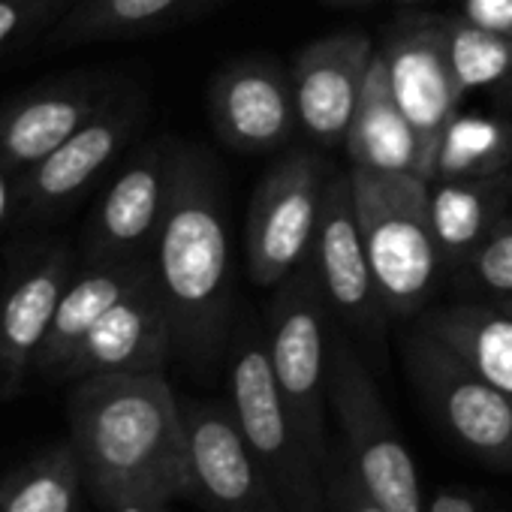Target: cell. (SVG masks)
<instances>
[{
  "label": "cell",
  "mask_w": 512,
  "mask_h": 512,
  "mask_svg": "<svg viewBox=\"0 0 512 512\" xmlns=\"http://www.w3.org/2000/svg\"><path fill=\"white\" fill-rule=\"evenodd\" d=\"M154 278L172 320L175 356L193 371L226 362L235 326L229 217L214 157L175 145L172 190L154 238Z\"/></svg>",
  "instance_id": "cell-1"
},
{
  "label": "cell",
  "mask_w": 512,
  "mask_h": 512,
  "mask_svg": "<svg viewBox=\"0 0 512 512\" xmlns=\"http://www.w3.org/2000/svg\"><path fill=\"white\" fill-rule=\"evenodd\" d=\"M73 428L97 491L115 506L187 497L184 416L160 371L88 374L73 395Z\"/></svg>",
  "instance_id": "cell-2"
},
{
  "label": "cell",
  "mask_w": 512,
  "mask_h": 512,
  "mask_svg": "<svg viewBox=\"0 0 512 512\" xmlns=\"http://www.w3.org/2000/svg\"><path fill=\"white\" fill-rule=\"evenodd\" d=\"M356 214L386 317H413L431 296L443 253L431 217V187L413 172L350 166Z\"/></svg>",
  "instance_id": "cell-3"
},
{
  "label": "cell",
  "mask_w": 512,
  "mask_h": 512,
  "mask_svg": "<svg viewBox=\"0 0 512 512\" xmlns=\"http://www.w3.org/2000/svg\"><path fill=\"white\" fill-rule=\"evenodd\" d=\"M223 365L232 416L253 458L278 488L287 512H329L323 467L299 437L278 389L266 326L250 317H235Z\"/></svg>",
  "instance_id": "cell-4"
},
{
  "label": "cell",
  "mask_w": 512,
  "mask_h": 512,
  "mask_svg": "<svg viewBox=\"0 0 512 512\" xmlns=\"http://www.w3.org/2000/svg\"><path fill=\"white\" fill-rule=\"evenodd\" d=\"M329 413L335 449L359 485L386 512H428L416 461L362 356L341 338H329Z\"/></svg>",
  "instance_id": "cell-5"
},
{
  "label": "cell",
  "mask_w": 512,
  "mask_h": 512,
  "mask_svg": "<svg viewBox=\"0 0 512 512\" xmlns=\"http://www.w3.org/2000/svg\"><path fill=\"white\" fill-rule=\"evenodd\" d=\"M266 344L278 389L308 452L329 458V302L308 260L284 278L266 311Z\"/></svg>",
  "instance_id": "cell-6"
},
{
  "label": "cell",
  "mask_w": 512,
  "mask_h": 512,
  "mask_svg": "<svg viewBox=\"0 0 512 512\" xmlns=\"http://www.w3.org/2000/svg\"><path fill=\"white\" fill-rule=\"evenodd\" d=\"M401 353L413 389L452 443L479 464L512 470V395L422 326L404 338Z\"/></svg>",
  "instance_id": "cell-7"
},
{
  "label": "cell",
  "mask_w": 512,
  "mask_h": 512,
  "mask_svg": "<svg viewBox=\"0 0 512 512\" xmlns=\"http://www.w3.org/2000/svg\"><path fill=\"white\" fill-rule=\"evenodd\" d=\"M326 163L314 154H287L256 184L244 226L247 275L256 287L275 290L314 247Z\"/></svg>",
  "instance_id": "cell-8"
},
{
  "label": "cell",
  "mask_w": 512,
  "mask_h": 512,
  "mask_svg": "<svg viewBox=\"0 0 512 512\" xmlns=\"http://www.w3.org/2000/svg\"><path fill=\"white\" fill-rule=\"evenodd\" d=\"M187 443V500L208 512H287L278 488L253 458L229 401L181 404Z\"/></svg>",
  "instance_id": "cell-9"
},
{
  "label": "cell",
  "mask_w": 512,
  "mask_h": 512,
  "mask_svg": "<svg viewBox=\"0 0 512 512\" xmlns=\"http://www.w3.org/2000/svg\"><path fill=\"white\" fill-rule=\"evenodd\" d=\"M380 55L389 70L392 94L416 133L422 178L431 181L440 142L458 112V100L464 97L449 61L446 22L443 19L401 22L386 40Z\"/></svg>",
  "instance_id": "cell-10"
},
{
  "label": "cell",
  "mask_w": 512,
  "mask_h": 512,
  "mask_svg": "<svg viewBox=\"0 0 512 512\" xmlns=\"http://www.w3.org/2000/svg\"><path fill=\"white\" fill-rule=\"evenodd\" d=\"M311 263L317 269L329 311L359 335H380L389 317L383 311L365 250L350 169L332 172L326 181Z\"/></svg>",
  "instance_id": "cell-11"
},
{
  "label": "cell",
  "mask_w": 512,
  "mask_h": 512,
  "mask_svg": "<svg viewBox=\"0 0 512 512\" xmlns=\"http://www.w3.org/2000/svg\"><path fill=\"white\" fill-rule=\"evenodd\" d=\"M217 136L241 154H272L299 130L293 79L269 58H241L223 67L208 88Z\"/></svg>",
  "instance_id": "cell-12"
},
{
  "label": "cell",
  "mask_w": 512,
  "mask_h": 512,
  "mask_svg": "<svg viewBox=\"0 0 512 512\" xmlns=\"http://www.w3.org/2000/svg\"><path fill=\"white\" fill-rule=\"evenodd\" d=\"M377 52L368 34L341 31L305 46L293 64L299 127L323 145L347 139Z\"/></svg>",
  "instance_id": "cell-13"
},
{
  "label": "cell",
  "mask_w": 512,
  "mask_h": 512,
  "mask_svg": "<svg viewBox=\"0 0 512 512\" xmlns=\"http://www.w3.org/2000/svg\"><path fill=\"white\" fill-rule=\"evenodd\" d=\"M175 145L157 142L145 148L106 190L91 229V260L124 263L148 244L154 247L157 229L166 214L172 190Z\"/></svg>",
  "instance_id": "cell-14"
},
{
  "label": "cell",
  "mask_w": 512,
  "mask_h": 512,
  "mask_svg": "<svg viewBox=\"0 0 512 512\" xmlns=\"http://www.w3.org/2000/svg\"><path fill=\"white\" fill-rule=\"evenodd\" d=\"M172 356V320L151 269L94 323V329L76 350L70 371L85 377L109 371H163Z\"/></svg>",
  "instance_id": "cell-15"
},
{
  "label": "cell",
  "mask_w": 512,
  "mask_h": 512,
  "mask_svg": "<svg viewBox=\"0 0 512 512\" xmlns=\"http://www.w3.org/2000/svg\"><path fill=\"white\" fill-rule=\"evenodd\" d=\"M133 127L136 112L130 106L106 103L82 130H76L61 148H55L25 175V202L31 208H46L73 199L109 166V160L121 151Z\"/></svg>",
  "instance_id": "cell-16"
},
{
  "label": "cell",
  "mask_w": 512,
  "mask_h": 512,
  "mask_svg": "<svg viewBox=\"0 0 512 512\" xmlns=\"http://www.w3.org/2000/svg\"><path fill=\"white\" fill-rule=\"evenodd\" d=\"M106 103L91 88H61L10 106L0 115V166L31 172L76 130H82Z\"/></svg>",
  "instance_id": "cell-17"
},
{
  "label": "cell",
  "mask_w": 512,
  "mask_h": 512,
  "mask_svg": "<svg viewBox=\"0 0 512 512\" xmlns=\"http://www.w3.org/2000/svg\"><path fill=\"white\" fill-rule=\"evenodd\" d=\"M512 193L509 175H464V178H440L431 187V217L440 241L443 266L470 263L488 235L506 217V202Z\"/></svg>",
  "instance_id": "cell-18"
},
{
  "label": "cell",
  "mask_w": 512,
  "mask_h": 512,
  "mask_svg": "<svg viewBox=\"0 0 512 512\" xmlns=\"http://www.w3.org/2000/svg\"><path fill=\"white\" fill-rule=\"evenodd\" d=\"M226 0H76L52 25L46 46L136 40L184 25Z\"/></svg>",
  "instance_id": "cell-19"
},
{
  "label": "cell",
  "mask_w": 512,
  "mask_h": 512,
  "mask_svg": "<svg viewBox=\"0 0 512 512\" xmlns=\"http://www.w3.org/2000/svg\"><path fill=\"white\" fill-rule=\"evenodd\" d=\"M344 148L353 166L380 169V172H413L422 178L419 142L392 94L389 70L380 52L371 64Z\"/></svg>",
  "instance_id": "cell-20"
},
{
  "label": "cell",
  "mask_w": 512,
  "mask_h": 512,
  "mask_svg": "<svg viewBox=\"0 0 512 512\" xmlns=\"http://www.w3.org/2000/svg\"><path fill=\"white\" fill-rule=\"evenodd\" d=\"M73 281L70 253L55 247L0 302V365L19 371L49 338L58 302Z\"/></svg>",
  "instance_id": "cell-21"
},
{
  "label": "cell",
  "mask_w": 512,
  "mask_h": 512,
  "mask_svg": "<svg viewBox=\"0 0 512 512\" xmlns=\"http://www.w3.org/2000/svg\"><path fill=\"white\" fill-rule=\"evenodd\" d=\"M151 269H154V263H145V260L100 263L97 269L70 281V287L64 290V296L58 302L49 338L40 347V359L46 365L70 368L76 350L82 347V341L94 329V323L118 299H124Z\"/></svg>",
  "instance_id": "cell-22"
},
{
  "label": "cell",
  "mask_w": 512,
  "mask_h": 512,
  "mask_svg": "<svg viewBox=\"0 0 512 512\" xmlns=\"http://www.w3.org/2000/svg\"><path fill=\"white\" fill-rule=\"evenodd\" d=\"M479 377L512 395V311L503 305H449L419 323Z\"/></svg>",
  "instance_id": "cell-23"
},
{
  "label": "cell",
  "mask_w": 512,
  "mask_h": 512,
  "mask_svg": "<svg viewBox=\"0 0 512 512\" xmlns=\"http://www.w3.org/2000/svg\"><path fill=\"white\" fill-rule=\"evenodd\" d=\"M509 157V133L488 118H452L440 154L434 163V178H464L500 172ZM431 178V181H434Z\"/></svg>",
  "instance_id": "cell-24"
},
{
  "label": "cell",
  "mask_w": 512,
  "mask_h": 512,
  "mask_svg": "<svg viewBox=\"0 0 512 512\" xmlns=\"http://www.w3.org/2000/svg\"><path fill=\"white\" fill-rule=\"evenodd\" d=\"M449 40V61L461 91L494 85L512 73V37L485 31L464 16L443 19Z\"/></svg>",
  "instance_id": "cell-25"
},
{
  "label": "cell",
  "mask_w": 512,
  "mask_h": 512,
  "mask_svg": "<svg viewBox=\"0 0 512 512\" xmlns=\"http://www.w3.org/2000/svg\"><path fill=\"white\" fill-rule=\"evenodd\" d=\"M76 470L61 464L55 470L25 479L4 503V512H73Z\"/></svg>",
  "instance_id": "cell-26"
},
{
  "label": "cell",
  "mask_w": 512,
  "mask_h": 512,
  "mask_svg": "<svg viewBox=\"0 0 512 512\" xmlns=\"http://www.w3.org/2000/svg\"><path fill=\"white\" fill-rule=\"evenodd\" d=\"M470 272L485 290L497 293L500 299H512V214H506L479 247L470 260Z\"/></svg>",
  "instance_id": "cell-27"
},
{
  "label": "cell",
  "mask_w": 512,
  "mask_h": 512,
  "mask_svg": "<svg viewBox=\"0 0 512 512\" xmlns=\"http://www.w3.org/2000/svg\"><path fill=\"white\" fill-rule=\"evenodd\" d=\"M73 4L76 0H0V52L34 28L58 25Z\"/></svg>",
  "instance_id": "cell-28"
},
{
  "label": "cell",
  "mask_w": 512,
  "mask_h": 512,
  "mask_svg": "<svg viewBox=\"0 0 512 512\" xmlns=\"http://www.w3.org/2000/svg\"><path fill=\"white\" fill-rule=\"evenodd\" d=\"M323 485H326V503L329 512H386L362 485L359 479L350 473L347 461L341 458V452L329 449V458L323 461Z\"/></svg>",
  "instance_id": "cell-29"
},
{
  "label": "cell",
  "mask_w": 512,
  "mask_h": 512,
  "mask_svg": "<svg viewBox=\"0 0 512 512\" xmlns=\"http://www.w3.org/2000/svg\"><path fill=\"white\" fill-rule=\"evenodd\" d=\"M461 16L485 31L512 37V0H464Z\"/></svg>",
  "instance_id": "cell-30"
},
{
  "label": "cell",
  "mask_w": 512,
  "mask_h": 512,
  "mask_svg": "<svg viewBox=\"0 0 512 512\" xmlns=\"http://www.w3.org/2000/svg\"><path fill=\"white\" fill-rule=\"evenodd\" d=\"M428 512H482V503L467 488H437L428 497Z\"/></svg>",
  "instance_id": "cell-31"
},
{
  "label": "cell",
  "mask_w": 512,
  "mask_h": 512,
  "mask_svg": "<svg viewBox=\"0 0 512 512\" xmlns=\"http://www.w3.org/2000/svg\"><path fill=\"white\" fill-rule=\"evenodd\" d=\"M115 512H163V503H148V500H124L115 506Z\"/></svg>",
  "instance_id": "cell-32"
},
{
  "label": "cell",
  "mask_w": 512,
  "mask_h": 512,
  "mask_svg": "<svg viewBox=\"0 0 512 512\" xmlns=\"http://www.w3.org/2000/svg\"><path fill=\"white\" fill-rule=\"evenodd\" d=\"M7 169L0 166V223L7 220V214H10V205H13V196H10V184H7V175H4Z\"/></svg>",
  "instance_id": "cell-33"
},
{
  "label": "cell",
  "mask_w": 512,
  "mask_h": 512,
  "mask_svg": "<svg viewBox=\"0 0 512 512\" xmlns=\"http://www.w3.org/2000/svg\"><path fill=\"white\" fill-rule=\"evenodd\" d=\"M329 7H365V4H374V0H323Z\"/></svg>",
  "instance_id": "cell-34"
},
{
  "label": "cell",
  "mask_w": 512,
  "mask_h": 512,
  "mask_svg": "<svg viewBox=\"0 0 512 512\" xmlns=\"http://www.w3.org/2000/svg\"><path fill=\"white\" fill-rule=\"evenodd\" d=\"M500 305H503L506 311H512V299H500Z\"/></svg>",
  "instance_id": "cell-35"
},
{
  "label": "cell",
  "mask_w": 512,
  "mask_h": 512,
  "mask_svg": "<svg viewBox=\"0 0 512 512\" xmlns=\"http://www.w3.org/2000/svg\"><path fill=\"white\" fill-rule=\"evenodd\" d=\"M398 4H425V0H398Z\"/></svg>",
  "instance_id": "cell-36"
},
{
  "label": "cell",
  "mask_w": 512,
  "mask_h": 512,
  "mask_svg": "<svg viewBox=\"0 0 512 512\" xmlns=\"http://www.w3.org/2000/svg\"><path fill=\"white\" fill-rule=\"evenodd\" d=\"M509 157H512V130H509Z\"/></svg>",
  "instance_id": "cell-37"
}]
</instances>
